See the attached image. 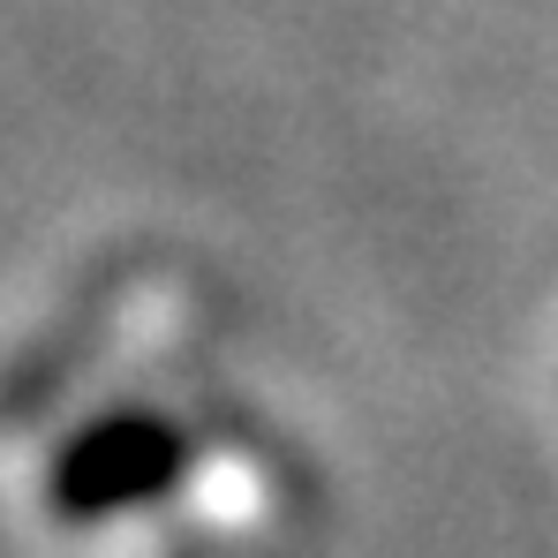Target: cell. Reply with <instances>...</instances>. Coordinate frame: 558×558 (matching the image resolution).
Masks as SVG:
<instances>
[{"instance_id":"6da1fadb","label":"cell","mask_w":558,"mask_h":558,"mask_svg":"<svg viewBox=\"0 0 558 558\" xmlns=\"http://www.w3.org/2000/svg\"><path fill=\"white\" fill-rule=\"evenodd\" d=\"M196 461V438L167 408H106L92 415L76 438L53 446L46 461V513L53 521H113V513H136L151 498H167Z\"/></svg>"}]
</instances>
